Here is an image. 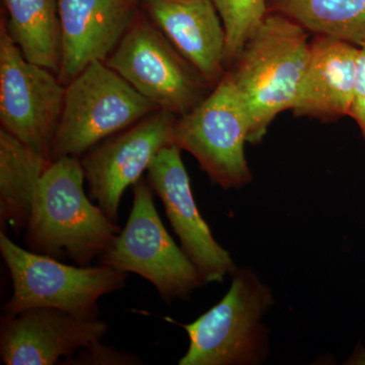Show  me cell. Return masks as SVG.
Here are the masks:
<instances>
[{
	"label": "cell",
	"instance_id": "obj_8",
	"mask_svg": "<svg viewBox=\"0 0 365 365\" xmlns=\"http://www.w3.org/2000/svg\"><path fill=\"white\" fill-rule=\"evenodd\" d=\"M248 141V118L225 74L200 104L178 117L173 132V143L191 153L225 190L241 189L253 180L245 155Z\"/></svg>",
	"mask_w": 365,
	"mask_h": 365
},
{
	"label": "cell",
	"instance_id": "obj_6",
	"mask_svg": "<svg viewBox=\"0 0 365 365\" xmlns=\"http://www.w3.org/2000/svg\"><path fill=\"white\" fill-rule=\"evenodd\" d=\"M133 187L126 225L101 257V263L141 276L155 287L163 302L187 299L202 287V278L165 230L148 181L140 179Z\"/></svg>",
	"mask_w": 365,
	"mask_h": 365
},
{
	"label": "cell",
	"instance_id": "obj_21",
	"mask_svg": "<svg viewBox=\"0 0 365 365\" xmlns=\"http://www.w3.org/2000/svg\"><path fill=\"white\" fill-rule=\"evenodd\" d=\"M350 117H352L359 125L362 136L365 139V93L355 98Z\"/></svg>",
	"mask_w": 365,
	"mask_h": 365
},
{
	"label": "cell",
	"instance_id": "obj_13",
	"mask_svg": "<svg viewBox=\"0 0 365 365\" xmlns=\"http://www.w3.org/2000/svg\"><path fill=\"white\" fill-rule=\"evenodd\" d=\"M62 58L58 78L64 86L86 67L105 62L134 19L131 0H58Z\"/></svg>",
	"mask_w": 365,
	"mask_h": 365
},
{
	"label": "cell",
	"instance_id": "obj_7",
	"mask_svg": "<svg viewBox=\"0 0 365 365\" xmlns=\"http://www.w3.org/2000/svg\"><path fill=\"white\" fill-rule=\"evenodd\" d=\"M105 63L140 95L182 117L213 90L153 23L135 20Z\"/></svg>",
	"mask_w": 365,
	"mask_h": 365
},
{
	"label": "cell",
	"instance_id": "obj_4",
	"mask_svg": "<svg viewBox=\"0 0 365 365\" xmlns=\"http://www.w3.org/2000/svg\"><path fill=\"white\" fill-rule=\"evenodd\" d=\"M157 110L105 62H93L66 86L50 158L83 157Z\"/></svg>",
	"mask_w": 365,
	"mask_h": 365
},
{
	"label": "cell",
	"instance_id": "obj_18",
	"mask_svg": "<svg viewBox=\"0 0 365 365\" xmlns=\"http://www.w3.org/2000/svg\"><path fill=\"white\" fill-rule=\"evenodd\" d=\"M271 6L316 36L365 41V0H271Z\"/></svg>",
	"mask_w": 365,
	"mask_h": 365
},
{
	"label": "cell",
	"instance_id": "obj_2",
	"mask_svg": "<svg viewBox=\"0 0 365 365\" xmlns=\"http://www.w3.org/2000/svg\"><path fill=\"white\" fill-rule=\"evenodd\" d=\"M81 160H53L38 186L25 241L34 253L90 266L111 247L121 227L85 193Z\"/></svg>",
	"mask_w": 365,
	"mask_h": 365
},
{
	"label": "cell",
	"instance_id": "obj_23",
	"mask_svg": "<svg viewBox=\"0 0 365 365\" xmlns=\"http://www.w3.org/2000/svg\"><path fill=\"white\" fill-rule=\"evenodd\" d=\"M346 364L365 365V348L362 346H357L351 356L348 359Z\"/></svg>",
	"mask_w": 365,
	"mask_h": 365
},
{
	"label": "cell",
	"instance_id": "obj_17",
	"mask_svg": "<svg viewBox=\"0 0 365 365\" xmlns=\"http://www.w3.org/2000/svg\"><path fill=\"white\" fill-rule=\"evenodd\" d=\"M9 37L28 61L58 76L62 34L58 0H4Z\"/></svg>",
	"mask_w": 365,
	"mask_h": 365
},
{
	"label": "cell",
	"instance_id": "obj_3",
	"mask_svg": "<svg viewBox=\"0 0 365 365\" xmlns=\"http://www.w3.org/2000/svg\"><path fill=\"white\" fill-rule=\"evenodd\" d=\"M0 253L11 274L13 294L4 316L34 307H55L83 319H98V299L122 289L128 273L111 266H72L21 248L0 232Z\"/></svg>",
	"mask_w": 365,
	"mask_h": 365
},
{
	"label": "cell",
	"instance_id": "obj_10",
	"mask_svg": "<svg viewBox=\"0 0 365 365\" xmlns=\"http://www.w3.org/2000/svg\"><path fill=\"white\" fill-rule=\"evenodd\" d=\"M178 117L157 110L93 146L81 158L88 196L113 222L119 220L122 196L134 186L165 146L173 144Z\"/></svg>",
	"mask_w": 365,
	"mask_h": 365
},
{
	"label": "cell",
	"instance_id": "obj_5",
	"mask_svg": "<svg viewBox=\"0 0 365 365\" xmlns=\"http://www.w3.org/2000/svg\"><path fill=\"white\" fill-rule=\"evenodd\" d=\"M274 302L272 292L252 269H237L227 294L193 323L188 351L180 365L260 364L268 343L262 317Z\"/></svg>",
	"mask_w": 365,
	"mask_h": 365
},
{
	"label": "cell",
	"instance_id": "obj_14",
	"mask_svg": "<svg viewBox=\"0 0 365 365\" xmlns=\"http://www.w3.org/2000/svg\"><path fill=\"white\" fill-rule=\"evenodd\" d=\"M151 20L209 86L227 72V36L212 0H144Z\"/></svg>",
	"mask_w": 365,
	"mask_h": 365
},
{
	"label": "cell",
	"instance_id": "obj_20",
	"mask_svg": "<svg viewBox=\"0 0 365 365\" xmlns=\"http://www.w3.org/2000/svg\"><path fill=\"white\" fill-rule=\"evenodd\" d=\"M143 361L136 354L117 349L113 346L98 342L79 350L60 364L69 365H137Z\"/></svg>",
	"mask_w": 365,
	"mask_h": 365
},
{
	"label": "cell",
	"instance_id": "obj_19",
	"mask_svg": "<svg viewBox=\"0 0 365 365\" xmlns=\"http://www.w3.org/2000/svg\"><path fill=\"white\" fill-rule=\"evenodd\" d=\"M227 36V66L237 58L250 36L267 16L266 0H212Z\"/></svg>",
	"mask_w": 365,
	"mask_h": 365
},
{
	"label": "cell",
	"instance_id": "obj_9",
	"mask_svg": "<svg viewBox=\"0 0 365 365\" xmlns=\"http://www.w3.org/2000/svg\"><path fill=\"white\" fill-rule=\"evenodd\" d=\"M66 86L54 72L28 61L0 25V121L2 129L51 160ZM52 162V160H51Z\"/></svg>",
	"mask_w": 365,
	"mask_h": 365
},
{
	"label": "cell",
	"instance_id": "obj_22",
	"mask_svg": "<svg viewBox=\"0 0 365 365\" xmlns=\"http://www.w3.org/2000/svg\"><path fill=\"white\" fill-rule=\"evenodd\" d=\"M357 60L356 96L365 93V41L359 45Z\"/></svg>",
	"mask_w": 365,
	"mask_h": 365
},
{
	"label": "cell",
	"instance_id": "obj_16",
	"mask_svg": "<svg viewBox=\"0 0 365 365\" xmlns=\"http://www.w3.org/2000/svg\"><path fill=\"white\" fill-rule=\"evenodd\" d=\"M40 153L1 128L0 130V227L26 230L38 186L51 165Z\"/></svg>",
	"mask_w": 365,
	"mask_h": 365
},
{
	"label": "cell",
	"instance_id": "obj_1",
	"mask_svg": "<svg viewBox=\"0 0 365 365\" xmlns=\"http://www.w3.org/2000/svg\"><path fill=\"white\" fill-rule=\"evenodd\" d=\"M307 31L282 14H267L225 76L249 122V141L261 143L280 113L292 110L311 55Z\"/></svg>",
	"mask_w": 365,
	"mask_h": 365
},
{
	"label": "cell",
	"instance_id": "obj_15",
	"mask_svg": "<svg viewBox=\"0 0 365 365\" xmlns=\"http://www.w3.org/2000/svg\"><path fill=\"white\" fill-rule=\"evenodd\" d=\"M359 45L316 36L292 111L295 116L333 121L350 116L356 98Z\"/></svg>",
	"mask_w": 365,
	"mask_h": 365
},
{
	"label": "cell",
	"instance_id": "obj_12",
	"mask_svg": "<svg viewBox=\"0 0 365 365\" xmlns=\"http://www.w3.org/2000/svg\"><path fill=\"white\" fill-rule=\"evenodd\" d=\"M102 319H83L55 307H34L0 323V356L6 365H55L98 342Z\"/></svg>",
	"mask_w": 365,
	"mask_h": 365
},
{
	"label": "cell",
	"instance_id": "obj_11",
	"mask_svg": "<svg viewBox=\"0 0 365 365\" xmlns=\"http://www.w3.org/2000/svg\"><path fill=\"white\" fill-rule=\"evenodd\" d=\"M176 144L165 146L148 170L146 181L160 197L181 248L204 283H222L237 270L234 260L211 234L194 199L191 182Z\"/></svg>",
	"mask_w": 365,
	"mask_h": 365
}]
</instances>
